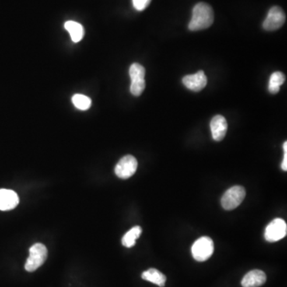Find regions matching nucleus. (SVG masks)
I'll return each mask as SVG.
<instances>
[{"instance_id": "nucleus-7", "label": "nucleus", "mask_w": 287, "mask_h": 287, "mask_svg": "<svg viewBox=\"0 0 287 287\" xmlns=\"http://www.w3.org/2000/svg\"><path fill=\"white\" fill-rule=\"evenodd\" d=\"M137 159L131 155H127L120 160L115 167V174L120 179H129L135 174L137 169Z\"/></svg>"}, {"instance_id": "nucleus-11", "label": "nucleus", "mask_w": 287, "mask_h": 287, "mask_svg": "<svg viewBox=\"0 0 287 287\" xmlns=\"http://www.w3.org/2000/svg\"><path fill=\"white\" fill-rule=\"evenodd\" d=\"M266 281L267 275L265 273L260 270H253L245 274L241 284L243 287H260L265 284Z\"/></svg>"}, {"instance_id": "nucleus-8", "label": "nucleus", "mask_w": 287, "mask_h": 287, "mask_svg": "<svg viewBox=\"0 0 287 287\" xmlns=\"http://www.w3.org/2000/svg\"><path fill=\"white\" fill-rule=\"evenodd\" d=\"M208 83V78L204 71H200L197 74L186 75L183 78V84L187 89L194 92L202 90Z\"/></svg>"}, {"instance_id": "nucleus-18", "label": "nucleus", "mask_w": 287, "mask_h": 287, "mask_svg": "<svg viewBox=\"0 0 287 287\" xmlns=\"http://www.w3.org/2000/svg\"><path fill=\"white\" fill-rule=\"evenodd\" d=\"M145 89V79L135 80L132 81L130 85V92L134 96H140Z\"/></svg>"}, {"instance_id": "nucleus-2", "label": "nucleus", "mask_w": 287, "mask_h": 287, "mask_svg": "<svg viewBox=\"0 0 287 287\" xmlns=\"http://www.w3.org/2000/svg\"><path fill=\"white\" fill-rule=\"evenodd\" d=\"M47 247L43 243H36L30 248V256L26 260L25 269L28 272L36 271L47 259Z\"/></svg>"}, {"instance_id": "nucleus-19", "label": "nucleus", "mask_w": 287, "mask_h": 287, "mask_svg": "<svg viewBox=\"0 0 287 287\" xmlns=\"http://www.w3.org/2000/svg\"><path fill=\"white\" fill-rule=\"evenodd\" d=\"M151 0H133V5L137 11H144L150 4Z\"/></svg>"}, {"instance_id": "nucleus-3", "label": "nucleus", "mask_w": 287, "mask_h": 287, "mask_svg": "<svg viewBox=\"0 0 287 287\" xmlns=\"http://www.w3.org/2000/svg\"><path fill=\"white\" fill-rule=\"evenodd\" d=\"M246 197V190L242 186H234L228 189L221 199L222 208L228 211L235 209L240 205Z\"/></svg>"}, {"instance_id": "nucleus-14", "label": "nucleus", "mask_w": 287, "mask_h": 287, "mask_svg": "<svg viewBox=\"0 0 287 287\" xmlns=\"http://www.w3.org/2000/svg\"><path fill=\"white\" fill-rule=\"evenodd\" d=\"M142 233L141 227L136 226L129 231L122 238V244L125 247H133L136 244V240L140 237Z\"/></svg>"}, {"instance_id": "nucleus-5", "label": "nucleus", "mask_w": 287, "mask_h": 287, "mask_svg": "<svg viewBox=\"0 0 287 287\" xmlns=\"http://www.w3.org/2000/svg\"><path fill=\"white\" fill-rule=\"evenodd\" d=\"M287 226L285 221L282 219H274L271 221L265 230V239L267 242L274 243L281 240L286 235Z\"/></svg>"}, {"instance_id": "nucleus-21", "label": "nucleus", "mask_w": 287, "mask_h": 287, "mask_svg": "<svg viewBox=\"0 0 287 287\" xmlns=\"http://www.w3.org/2000/svg\"><path fill=\"white\" fill-rule=\"evenodd\" d=\"M283 149L285 151V152H287V142L285 141V143L283 144Z\"/></svg>"}, {"instance_id": "nucleus-16", "label": "nucleus", "mask_w": 287, "mask_h": 287, "mask_svg": "<svg viewBox=\"0 0 287 287\" xmlns=\"http://www.w3.org/2000/svg\"><path fill=\"white\" fill-rule=\"evenodd\" d=\"M73 104L80 110H87L92 105V101L89 97L83 94H74L72 98Z\"/></svg>"}, {"instance_id": "nucleus-13", "label": "nucleus", "mask_w": 287, "mask_h": 287, "mask_svg": "<svg viewBox=\"0 0 287 287\" xmlns=\"http://www.w3.org/2000/svg\"><path fill=\"white\" fill-rule=\"evenodd\" d=\"M66 30L71 35V39L74 43H78L83 38L85 30L83 26L74 21H67L65 23Z\"/></svg>"}, {"instance_id": "nucleus-4", "label": "nucleus", "mask_w": 287, "mask_h": 287, "mask_svg": "<svg viewBox=\"0 0 287 287\" xmlns=\"http://www.w3.org/2000/svg\"><path fill=\"white\" fill-rule=\"evenodd\" d=\"M214 252V243L208 236L200 238L195 242L192 247V254L195 260L198 262L208 260Z\"/></svg>"}, {"instance_id": "nucleus-17", "label": "nucleus", "mask_w": 287, "mask_h": 287, "mask_svg": "<svg viewBox=\"0 0 287 287\" xmlns=\"http://www.w3.org/2000/svg\"><path fill=\"white\" fill-rule=\"evenodd\" d=\"M130 76L131 81L145 79V69L139 63H134L130 68Z\"/></svg>"}, {"instance_id": "nucleus-20", "label": "nucleus", "mask_w": 287, "mask_h": 287, "mask_svg": "<svg viewBox=\"0 0 287 287\" xmlns=\"http://www.w3.org/2000/svg\"><path fill=\"white\" fill-rule=\"evenodd\" d=\"M282 169L283 171L287 170V152H285V155H284L283 161H282Z\"/></svg>"}, {"instance_id": "nucleus-6", "label": "nucleus", "mask_w": 287, "mask_h": 287, "mask_svg": "<svg viewBox=\"0 0 287 287\" xmlns=\"http://www.w3.org/2000/svg\"><path fill=\"white\" fill-rule=\"evenodd\" d=\"M285 22V15L283 10L278 6L273 7L269 11L263 26L266 30L273 31L282 27Z\"/></svg>"}, {"instance_id": "nucleus-9", "label": "nucleus", "mask_w": 287, "mask_h": 287, "mask_svg": "<svg viewBox=\"0 0 287 287\" xmlns=\"http://www.w3.org/2000/svg\"><path fill=\"white\" fill-rule=\"evenodd\" d=\"M211 135L215 141H221L228 131V122L225 117L222 115H216L211 119L210 123Z\"/></svg>"}, {"instance_id": "nucleus-10", "label": "nucleus", "mask_w": 287, "mask_h": 287, "mask_svg": "<svg viewBox=\"0 0 287 287\" xmlns=\"http://www.w3.org/2000/svg\"><path fill=\"white\" fill-rule=\"evenodd\" d=\"M19 198L15 192L9 189H0V210L9 211L16 208Z\"/></svg>"}, {"instance_id": "nucleus-1", "label": "nucleus", "mask_w": 287, "mask_h": 287, "mask_svg": "<svg viewBox=\"0 0 287 287\" xmlns=\"http://www.w3.org/2000/svg\"><path fill=\"white\" fill-rule=\"evenodd\" d=\"M214 22V11L209 4L199 3L195 6L193 16L189 22V30L193 31L204 30L210 27Z\"/></svg>"}, {"instance_id": "nucleus-15", "label": "nucleus", "mask_w": 287, "mask_h": 287, "mask_svg": "<svg viewBox=\"0 0 287 287\" xmlns=\"http://www.w3.org/2000/svg\"><path fill=\"white\" fill-rule=\"evenodd\" d=\"M285 82V75L282 72H274L271 74L269 82L268 89L270 93L272 94L278 93L280 86Z\"/></svg>"}, {"instance_id": "nucleus-12", "label": "nucleus", "mask_w": 287, "mask_h": 287, "mask_svg": "<svg viewBox=\"0 0 287 287\" xmlns=\"http://www.w3.org/2000/svg\"><path fill=\"white\" fill-rule=\"evenodd\" d=\"M141 277H142L143 279L146 280L148 282H152V283L156 284L160 287L165 286V282H166V276L156 269H148V271L142 273Z\"/></svg>"}]
</instances>
